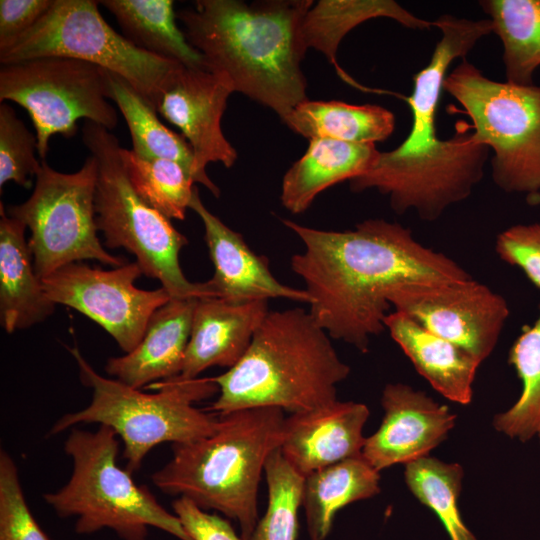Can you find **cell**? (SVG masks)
<instances>
[{
    "mask_svg": "<svg viewBox=\"0 0 540 540\" xmlns=\"http://www.w3.org/2000/svg\"><path fill=\"white\" fill-rule=\"evenodd\" d=\"M117 20L124 37L150 54L190 68H206L202 54L177 26L171 0H102Z\"/></svg>",
    "mask_w": 540,
    "mask_h": 540,
    "instance_id": "obj_27",
    "label": "cell"
},
{
    "mask_svg": "<svg viewBox=\"0 0 540 540\" xmlns=\"http://www.w3.org/2000/svg\"><path fill=\"white\" fill-rule=\"evenodd\" d=\"M294 133L311 139L351 143L386 140L394 131V114L379 105L308 100L296 105L282 120Z\"/></svg>",
    "mask_w": 540,
    "mask_h": 540,
    "instance_id": "obj_26",
    "label": "cell"
},
{
    "mask_svg": "<svg viewBox=\"0 0 540 540\" xmlns=\"http://www.w3.org/2000/svg\"><path fill=\"white\" fill-rule=\"evenodd\" d=\"M379 152L373 143L309 140L307 150L283 176L280 200L293 214L305 212L324 190L364 174Z\"/></svg>",
    "mask_w": 540,
    "mask_h": 540,
    "instance_id": "obj_23",
    "label": "cell"
},
{
    "mask_svg": "<svg viewBox=\"0 0 540 540\" xmlns=\"http://www.w3.org/2000/svg\"><path fill=\"white\" fill-rule=\"evenodd\" d=\"M379 471L362 455L316 470L304 479L302 506L310 540H325L336 513L380 492Z\"/></svg>",
    "mask_w": 540,
    "mask_h": 540,
    "instance_id": "obj_25",
    "label": "cell"
},
{
    "mask_svg": "<svg viewBox=\"0 0 540 540\" xmlns=\"http://www.w3.org/2000/svg\"><path fill=\"white\" fill-rule=\"evenodd\" d=\"M54 0H1L0 52L10 48L51 8Z\"/></svg>",
    "mask_w": 540,
    "mask_h": 540,
    "instance_id": "obj_38",
    "label": "cell"
},
{
    "mask_svg": "<svg viewBox=\"0 0 540 540\" xmlns=\"http://www.w3.org/2000/svg\"><path fill=\"white\" fill-rule=\"evenodd\" d=\"M234 93L225 75L206 68L180 65L170 76L156 110L185 137L194 154L195 182L215 197L220 189L206 173L211 162L232 167L238 153L223 134L221 121L229 96Z\"/></svg>",
    "mask_w": 540,
    "mask_h": 540,
    "instance_id": "obj_15",
    "label": "cell"
},
{
    "mask_svg": "<svg viewBox=\"0 0 540 540\" xmlns=\"http://www.w3.org/2000/svg\"><path fill=\"white\" fill-rule=\"evenodd\" d=\"M36 135L31 133L15 110L7 103L0 105V188L9 182L28 189L41 162L35 156Z\"/></svg>",
    "mask_w": 540,
    "mask_h": 540,
    "instance_id": "obj_34",
    "label": "cell"
},
{
    "mask_svg": "<svg viewBox=\"0 0 540 540\" xmlns=\"http://www.w3.org/2000/svg\"><path fill=\"white\" fill-rule=\"evenodd\" d=\"M0 540H50L25 499L18 468L0 451Z\"/></svg>",
    "mask_w": 540,
    "mask_h": 540,
    "instance_id": "obj_35",
    "label": "cell"
},
{
    "mask_svg": "<svg viewBox=\"0 0 540 540\" xmlns=\"http://www.w3.org/2000/svg\"><path fill=\"white\" fill-rule=\"evenodd\" d=\"M330 339L309 311H269L242 358L213 377L219 395L210 410L273 407L293 414L336 401L350 367Z\"/></svg>",
    "mask_w": 540,
    "mask_h": 540,
    "instance_id": "obj_4",
    "label": "cell"
},
{
    "mask_svg": "<svg viewBox=\"0 0 540 540\" xmlns=\"http://www.w3.org/2000/svg\"><path fill=\"white\" fill-rule=\"evenodd\" d=\"M79 368L81 383L92 392L83 409L62 415L51 427L56 435L79 424L97 423L112 429L123 443L126 469L138 471L156 446L195 441L213 434L219 417L196 408L195 403L219 393L213 377H175L151 384L154 393L107 378L87 362L77 346L69 348Z\"/></svg>",
    "mask_w": 540,
    "mask_h": 540,
    "instance_id": "obj_6",
    "label": "cell"
},
{
    "mask_svg": "<svg viewBox=\"0 0 540 540\" xmlns=\"http://www.w3.org/2000/svg\"><path fill=\"white\" fill-rule=\"evenodd\" d=\"M384 325L434 390L452 402L466 405L472 401L473 384L481 364L476 357L401 312H389Z\"/></svg>",
    "mask_w": 540,
    "mask_h": 540,
    "instance_id": "obj_21",
    "label": "cell"
},
{
    "mask_svg": "<svg viewBox=\"0 0 540 540\" xmlns=\"http://www.w3.org/2000/svg\"><path fill=\"white\" fill-rule=\"evenodd\" d=\"M5 100L28 112L42 160L50 138H72L79 119L108 130L118 124L117 111L107 101L104 69L78 59L51 56L2 65L0 101Z\"/></svg>",
    "mask_w": 540,
    "mask_h": 540,
    "instance_id": "obj_12",
    "label": "cell"
},
{
    "mask_svg": "<svg viewBox=\"0 0 540 540\" xmlns=\"http://www.w3.org/2000/svg\"><path fill=\"white\" fill-rule=\"evenodd\" d=\"M443 90L472 121L479 142L493 151L491 175L504 192L540 196V86L494 81L463 59Z\"/></svg>",
    "mask_w": 540,
    "mask_h": 540,
    "instance_id": "obj_9",
    "label": "cell"
},
{
    "mask_svg": "<svg viewBox=\"0 0 540 540\" xmlns=\"http://www.w3.org/2000/svg\"><path fill=\"white\" fill-rule=\"evenodd\" d=\"M97 176V160L91 154L73 173L58 172L41 160L30 197L8 207L7 214L31 231L28 245L40 280L67 264L83 260H97L113 267L127 263L126 259L108 253L98 238Z\"/></svg>",
    "mask_w": 540,
    "mask_h": 540,
    "instance_id": "obj_11",
    "label": "cell"
},
{
    "mask_svg": "<svg viewBox=\"0 0 540 540\" xmlns=\"http://www.w3.org/2000/svg\"><path fill=\"white\" fill-rule=\"evenodd\" d=\"M282 223L302 241L291 269L310 296L308 310L336 340L358 351L386 330L390 294L414 283L461 281L472 276L455 260L429 248L397 222L367 219L344 231Z\"/></svg>",
    "mask_w": 540,
    "mask_h": 540,
    "instance_id": "obj_1",
    "label": "cell"
},
{
    "mask_svg": "<svg viewBox=\"0 0 540 540\" xmlns=\"http://www.w3.org/2000/svg\"><path fill=\"white\" fill-rule=\"evenodd\" d=\"M0 320L9 334L38 324L55 309L38 278L25 239L27 228L0 205Z\"/></svg>",
    "mask_w": 540,
    "mask_h": 540,
    "instance_id": "obj_22",
    "label": "cell"
},
{
    "mask_svg": "<svg viewBox=\"0 0 540 540\" xmlns=\"http://www.w3.org/2000/svg\"><path fill=\"white\" fill-rule=\"evenodd\" d=\"M437 28L441 38L428 65L414 76L412 94L406 98L412 113L409 134L395 149L379 152L369 170L349 181L352 191L375 189L388 197L396 214L412 210L427 222L471 195L483 178L490 151L466 129L445 140L436 135L448 68L455 59H466L480 39L477 29L463 19L442 18Z\"/></svg>",
    "mask_w": 540,
    "mask_h": 540,
    "instance_id": "obj_2",
    "label": "cell"
},
{
    "mask_svg": "<svg viewBox=\"0 0 540 540\" xmlns=\"http://www.w3.org/2000/svg\"><path fill=\"white\" fill-rule=\"evenodd\" d=\"M99 1L54 0L47 13L10 48L2 65L40 57L89 62L118 74L155 108L180 63L150 54L117 33L98 10Z\"/></svg>",
    "mask_w": 540,
    "mask_h": 540,
    "instance_id": "obj_10",
    "label": "cell"
},
{
    "mask_svg": "<svg viewBox=\"0 0 540 540\" xmlns=\"http://www.w3.org/2000/svg\"><path fill=\"white\" fill-rule=\"evenodd\" d=\"M464 470L426 456L405 465L404 478L418 501L430 508L443 523L451 540H477L466 527L458 508Z\"/></svg>",
    "mask_w": 540,
    "mask_h": 540,
    "instance_id": "obj_31",
    "label": "cell"
},
{
    "mask_svg": "<svg viewBox=\"0 0 540 540\" xmlns=\"http://www.w3.org/2000/svg\"><path fill=\"white\" fill-rule=\"evenodd\" d=\"M119 450L120 439L109 427L72 428L64 442L72 461L70 478L44 493L43 500L58 517L75 518L79 535L109 529L121 540H147L149 529L156 528L178 540H192L178 517L119 466Z\"/></svg>",
    "mask_w": 540,
    "mask_h": 540,
    "instance_id": "obj_7",
    "label": "cell"
},
{
    "mask_svg": "<svg viewBox=\"0 0 540 540\" xmlns=\"http://www.w3.org/2000/svg\"><path fill=\"white\" fill-rule=\"evenodd\" d=\"M82 141L98 164L95 211L104 245L133 254L142 273L159 280L171 299L212 297L205 282L193 283L184 275L179 253L188 240L135 191L115 135L85 121Z\"/></svg>",
    "mask_w": 540,
    "mask_h": 540,
    "instance_id": "obj_8",
    "label": "cell"
},
{
    "mask_svg": "<svg viewBox=\"0 0 540 540\" xmlns=\"http://www.w3.org/2000/svg\"><path fill=\"white\" fill-rule=\"evenodd\" d=\"M537 437H538V440H539V444H540V433L538 434V436H537Z\"/></svg>",
    "mask_w": 540,
    "mask_h": 540,
    "instance_id": "obj_40",
    "label": "cell"
},
{
    "mask_svg": "<svg viewBox=\"0 0 540 540\" xmlns=\"http://www.w3.org/2000/svg\"><path fill=\"white\" fill-rule=\"evenodd\" d=\"M137 262L104 270L82 262L67 264L41 280L47 297L71 307L104 328L125 352L141 341L153 313L170 299L167 291L135 286Z\"/></svg>",
    "mask_w": 540,
    "mask_h": 540,
    "instance_id": "obj_13",
    "label": "cell"
},
{
    "mask_svg": "<svg viewBox=\"0 0 540 540\" xmlns=\"http://www.w3.org/2000/svg\"><path fill=\"white\" fill-rule=\"evenodd\" d=\"M381 405L383 420L366 438L361 454L377 471L429 456L455 426L456 415L448 406L403 383L387 384Z\"/></svg>",
    "mask_w": 540,
    "mask_h": 540,
    "instance_id": "obj_16",
    "label": "cell"
},
{
    "mask_svg": "<svg viewBox=\"0 0 540 540\" xmlns=\"http://www.w3.org/2000/svg\"><path fill=\"white\" fill-rule=\"evenodd\" d=\"M269 311L268 300L233 303L215 297L198 298L178 377L195 379L211 367L232 368Z\"/></svg>",
    "mask_w": 540,
    "mask_h": 540,
    "instance_id": "obj_19",
    "label": "cell"
},
{
    "mask_svg": "<svg viewBox=\"0 0 540 540\" xmlns=\"http://www.w3.org/2000/svg\"><path fill=\"white\" fill-rule=\"evenodd\" d=\"M530 204H540V196L535 198Z\"/></svg>",
    "mask_w": 540,
    "mask_h": 540,
    "instance_id": "obj_39",
    "label": "cell"
},
{
    "mask_svg": "<svg viewBox=\"0 0 540 540\" xmlns=\"http://www.w3.org/2000/svg\"><path fill=\"white\" fill-rule=\"evenodd\" d=\"M312 0H197L176 12L208 70L283 120L307 99L301 23Z\"/></svg>",
    "mask_w": 540,
    "mask_h": 540,
    "instance_id": "obj_3",
    "label": "cell"
},
{
    "mask_svg": "<svg viewBox=\"0 0 540 540\" xmlns=\"http://www.w3.org/2000/svg\"><path fill=\"white\" fill-rule=\"evenodd\" d=\"M172 510L192 540H244L227 519L203 510L187 498L173 500Z\"/></svg>",
    "mask_w": 540,
    "mask_h": 540,
    "instance_id": "obj_37",
    "label": "cell"
},
{
    "mask_svg": "<svg viewBox=\"0 0 540 540\" xmlns=\"http://www.w3.org/2000/svg\"><path fill=\"white\" fill-rule=\"evenodd\" d=\"M508 362L522 383L521 394L493 426L511 439L530 441L540 433V302L538 316L525 325L509 350Z\"/></svg>",
    "mask_w": 540,
    "mask_h": 540,
    "instance_id": "obj_30",
    "label": "cell"
},
{
    "mask_svg": "<svg viewBox=\"0 0 540 540\" xmlns=\"http://www.w3.org/2000/svg\"><path fill=\"white\" fill-rule=\"evenodd\" d=\"M197 299H170L158 308L139 344L123 356L109 358L106 373L136 389L179 376Z\"/></svg>",
    "mask_w": 540,
    "mask_h": 540,
    "instance_id": "obj_20",
    "label": "cell"
},
{
    "mask_svg": "<svg viewBox=\"0 0 540 540\" xmlns=\"http://www.w3.org/2000/svg\"><path fill=\"white\" fill-rule=\"evenodd\" d=\"M388 300L394 311L458 345L481 363L495 349L510 314L506 299L473 277L407 284L395 289Z\"/></svg>",
    "mask_w": 540,
    "mask_h": 540,
    "instance_id": "obj_14",
    "label": "cell"
},
{
    "mask_svg": "<svg viewBox=\"0 0 540 540\" xmlns=\"http://www.w3.org/2000/svg\"><path fill=\"white\" fill-rule=\"evenodd\" d=\"M499 37L506 81L532 85L540 66V0H482Z\"/></svg>",
    "mask_w": 540,
    "mask_h": 540,
    "instance_id": "obj_29",
    "label": "cell"
},
{
    "mask_svg": "<svg viewBox=\"0 0 540 540\" xmlns=\"http://www.w3.org/2000/svg\"><path fill=\"white\" fill-rule=\"evenodd\" d=\"M189 208L204 227V240L214 267L213 276L205 284L212 297L233 303L285 298L309 304L310 296L304 289L279 282L270 270L269 260L256 254L240 233L205 207L196 187Z\"/></svg>",
    "mask_w": 540,
    "mask_h": 540,
    "instance_id": "obj_17",
    "label": "cell"
},
{
    "mask_svg": "<svg viewBox=\"0 0 540 540\" xmlns=\"http://www.w3.org/2000/svg\"><path fill=\"white\" fill-rule=\"evenodd\" d=\"M264 473L267 508L250 540H297L305 477L288 463L280 447L269 455Z\"/></svg>",
    "mask_w": 540,
    "mask_h": 540,
    "instance_id": "obj_33",
    "label": "cell"
},
{
    "mask_svg": "<svg viewBox=\"0 0 540 540\" xmlns=\"http://www.w3.org/2000/svg\"><path fill=\"white\" fill-rule=\"evenodd\" d=\"M121 157L132 186L148 205L168 219L185 218L195 181L181 164L144 158L124 148Z\"/></svg>",
    "mask_w": 540,
    "mask_h": 540,
    "instance_id": "obj_32",
    "label": "cell"
},
{
    "mask_svg": "<svg viewBox=\"0 0 540 540\" xmlns=\"http://www.w3.org/2000/svg\"><path fill=\"white\" fill-rule=\"evenodd\" d=\"M369 417L365 404L333 401L285 417L280 450L301 475L362 454L363 428Z\"/></svg>",
    "mask_w": 540,
    "mask_h": 540,
    "instance_id": "obj_18",
    "label": "cell"
},
{
    "mask_svg": "<svg viewBox=\"0 0 540 540\" xmlns=\"http://www.w3.org/2000/svg\"><path fill=\"white\" fill-rule=\"evenodd\" d=\"M284 411L273 407L219 416L217 430L172 445V456L151 475L157 489L184 497L238 523L250 540L259 521L258 487L269 455L281 445Z\"/></svg>",
    "mask_w": 540,
    "mask_h": 540,
    "instance_id": "obj_5",
    "label": "cell"
},
{
    "mask_svg": "<svg viewBox=\"0 0 540 540\" xmlns=\"http://www.w3.org/2000/svg\"><path fill=\"white\" fill-rule=\"evenodd\" d=\"M495 251L503 262L520 269L540 289V222L503 230L496 237Z\"/></svg>",
    "mask_w": 540,
    "mask_h": 540,
    "instance_id": "obj_36",
    "label": "cell"
},
{
    "mask_svg": "<svg viewBox=\"0 0 540 540\" xmlns=\"http://www.w3.org/2000/svg\"><path fill=\"white\" fill-rule=\"evenodd\" d=\"M390 18L414 30H428L433 21L415 16L392 0H319L308 9L301 23L306 50L321 52L346 83L368 90L353 80L338 64L337 51L343 38L355 27L374 18Z\"/></svg>",
    "mask_w": 540,
    "mask_h": 540,
    "instance_id": "obj_24",
    "label": "cell"
},
{
    "mask_svg": "<svg viewBox=\"0 0 540 540\" xmlns=\"http://www.w3.org/2000/svg\"><path fill=\"white\" fill-rule=\"evenodd\" d=\"M104 75L106 96L116 103L127 123L132 150L144 158L178 162L195 181L194 154L185 137L162 123L156 108L124 78L105 69Z\"/></svg>",
    "mask_w": 540,
    "mask_h": 540,
    "instance_id": "obj_28",
    "label": "cell"
}]
</instances>
